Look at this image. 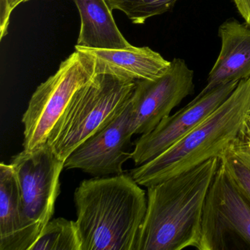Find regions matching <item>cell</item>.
<instances>
[{
	"label": "cell",
	"instance_id": "cell-1",
	"mask_svg": "<svg viewBox=\"0 0 250 250\" xmlns=\"http://www.w3.org/2000/svg\"><path fill=\"white\" fill-rule=\"evenodd\" d=\"M219 157L147 187V210L134 250L197 249L206 196Z\"/></svg>",
	"mask_w": 250,
	"mask_h": 250
},
{
	"label": "cell",
	"instance_id": "cell-2",
	"mask_svg": "<svg viewBox=\"0 0 250 250\" xmlns=\"http://www.w3.org/2000/svg\"><path fill=\"white\" fill-rule=\"evenodd\" d=\"M74 201L81 250H134L147 199L129 173L84 180Z\"/></svg>",
	"mask_w": 250,
	"mask_h": 250
},
{
	"label": "cell",
	"instance_id": "cell-3",
	"mask_svg": "<svg viewBox=\"0 0 250 250\" xmlns=\"http://www.w3.org/2000/svg\"><path fill=\"white\" fill-rule=\"evenodd\" d=\"M250 109V77L239 82L230 96L189 133L144 165L130 170L140 186L148 187L219 157L243 136Z\"/></svg>",
	"mask_w": 250,
	"mask_h": 250
},
{
	"label": "cell",
	"instance_id": "cell-4",
	"mask_svg": "<svg viewBox=\"0 0 250 250\" xmlns=\"http://www.w3.org/2000/svg\"><path fill=\"white\" fill-rule=\"evenodd\" d=\"M135 85L136 81L132 80L95 74L77 90L46 143L65 162L77 147L129 102Z\"/></svg>",
	"mask_w": 250,
	"mask_h": 250
},
{
	"label": "cell",
	"instance_id": "cell-5",
	"mask_svg": "<svg viewBox=\"0 0 250 250\" xmlns=\"http://www.w3.org/2000/svg\"><path fill=\"white\" fill-rule=\"evenodd\" d=\"M96 74L95 59L76 50L59 69L38 87L23 114L24 150L46 144L54 127L63 115L79 89Z\"/></svg>",
	"mask_w": 250,
	"mask_h": 250
},
{
	"label": "cell",
	"instance_id": "cell-6",
	"mask_svg": "<svg viewBox=\"0 0 250 250\" xmlns=\"http://www.w3.org/2000/svg\"><path fill=\"white\" fill-rule=\"evenodd\" d=\"M199 250H250V203L219 163L202 215Z\"/></svg>",
	"mask_w": 250,
	"mask_h": 250
},
{
	"label": "cell",
	"instance_id": "cell-7",
	"mask_svg": "<svg viewBox=\"0 0 250 250\" xmlns=\"http://www.w3.org/2000/svg\"><path fill=\"white\" fill-rule=\"evenodd\" d=\"M11 165L20 188L25 219L40 235L52 219L60 194V176L65 168L46 143L16 155Z\"/></svg>",
	"mask_w": 250,
	"mask_h": 250
},
{
	"label": "cell",
	"instance_id": "cell-8",
	"mask_svg": "<svg viewBox=\"0 0 250 250\" xmlns=\"http://www.w3.org/2000/svg\"><path fill=\"white\" fill-rule=\"evenodd\" d=\"M193 90L194 71L180 58L170 61L167 69L159 77L136 81L131 97L134 135L153 131Z\"/></svg>",
	"mask_w": 250,
	"mask_h": 250
},
{
	"label": "cell",
	"instance_id": "cell-9",
	"mask_svg": "<svg viewBox=\"0 0 250 250\" xmlns=\"http://www.w3.org/2000/svg\"><path fill=\"white\" fill-rule=\"evenodd\" d=\"M133 135L130 99L112 119L69 155L64 166L95 177L124 173L123 166L132 156L129 150Z\"/></svg>",
	"mask_w": 250,
	"mask_h": 250
},
{
	"label": "cell",
	"instance_id": "cell-10",
	"mask_svg": "<svg viewBox=\"0 0 250 250\" xmlns=\"http://www.w3.org/2000/svg\"><path fill=\"white\" fill-rule=\"evenodd\" d=\"M238 83L232 82L196 96L187 106L164 118L153 131L141 135L134 143L131 156L136 166L157 157L187 135L230 96Z\"/></svg>",
	"mask_w": 250,
	"mask_h": 250
},
{
	"label": "cell",
	"instance_id": "cell-11",
	"mask_svg": "<svg viewBox=\"0 0 250 250\" xmlns=\"http://www.w3.org/2000/svg\"><path fill=\"white\" fill-rule=\"evenodd\" d=\"M219 36L222 42L219 57L209 73L206 86L197 96L250 77V26L231 19L221 24Z\"/></svg>",
	"mask_w": 250,
	"mask_h": 250
},
{
	"label": "cell",
	"instance_id": "cell-12",
	"mask_svg": "<svg viewBox=\"0 0 250 250\" xmlns=\"http://www.w3.org/2000/svg\"><path fill=\"white\" fill-rule=\"evenodd\" d=\"M75 49L94 58L96 74H110L132 81L156 78L170 65V61L149 47L90 49L76 45Z\"/></svg>",
	"mask_w": 250,
	"mask_h": 250
},
{
	"label": "cell",
	"instance_id": "cell-13",
	"mask_svg": "<svg viewBox=\"0 0 250 250\" xmlns=\"http://www.w3.org/2000/svg\"><path fill=\"white\" fill-rule=\"evenodd\" d=\"M39 233L28 223L10 164L0 165V250H30Z\"/></svg>",
	"mask_w": 250,
	"mask_h": 250
},
{
	"label": "cell",
	"instance_id": "cell-14",
	"mask_svg": "<svg viewBox=\"0 0 250 250\" xmlns=\"http://www.w3.org/2000/svg\"><path fill=\"white\" fill-rule=\"evenodd\" d=\"M81 18L77 46L90 49H124L132 45L120 31L106 0H73Z\"/></svg>",
	"mask_w": 250,
	"mask_h": 250
},
{
	"label": "cell",
	"instance_id": "cell-15",
	"mask_svg": "<svg viewBox=\"0 0 250 250\" xmlns=\"http://www.w3.org/2000/svg\"><path fill=\"white\" fill-rule=\"evenodd\" d=\"M30 250H81L76 221L64 218L51 219Z\"/></svg>",
	"mask_w": 250,
	"mask_h": 250
},
{
	"label": "cell",
	"instance_id": "cell-16",
	"mask_svg": "<svg viewBox=\"0 0 250 250\" xmlns=\"http://www.w3.org/2000/svg\"><path fill=\"white\" fill-rule=\"evenodd\" d=\"M219 159L234 184L250 203V147L247 143L242 138L238 140Z\"/></svg>",
	"mask_w": 250,
	"mask_h": 250
},
{
	"label": "cell",
	"instance_id": "cell-17",
	"mask_svg": "<svg viewBox=\"0 0 250 250\" xmlns=\"http://www.w3.org/2000/svg\"><path fill=\"white\" fill-rule=\"evenodd\" d=\"M109 8L122 11L134 24L170 11L179 0H106Z\"/></svg>",
	"mask_w": 250,
	"mask_h": 250
},
{
	"label": "cell",
	"instance_id": "cell-18",
	"mask_svg": "<svg viewBox=\"0 0 250 250\" xmlns=\"http://www.w3.org/2000/svg\"><path fill=\"white\" fill-rule=\"evenodd\" d=\"M28 0H0V39L8 34L11 14L17 7Z\"/></svg>",
	"mask_w": 250,
	"mask_h": 250
},
{
	"label": "cell",
	"instance_id": "cell-19",
	"mask_svg": "<svg viewBox=\"0 0 250 250\" xmlns=\"http://www.w3.org/2000/svg\"><path fill=\"white\" fill-rule=\"evenodd\" d=\"M240 15L250 26V0H232Z\"/></svg>",
	"mask_w": 250,
	"mask_h": 250
},
{
	"label": "cell",
	"instance_id": "cell-20",
	"mask_svg": "<svg viewBox=\"0 0 250 250\" xmlns=\"http://www.w3.org/2000/svg\"><path fill=\"white\" fill-rule=\"evenodd\" d=\"M242 138L244 140H250V109L247 112L244 121Z\"/></svg>",
	"mask_w": 250,
	"mask_h": 250
},
{
	"label": "cell",
	"instance_id": "cell-21",
	"mask_svg": "<svg viewBox=\"0 0 250 250\" xmlns=\"http://www.w3.org/2000/svg\"><path fill=\"white\" fill-rule=\"evenodd\" d=\"M243 139V138H242ZM244 140V139H243ZM244 141L246 142V143H247V145H248L249 147H250V140H244Z\"/></svg>",
	"mask_w": 250,
	"mask_h": 250
}]
</instances>
